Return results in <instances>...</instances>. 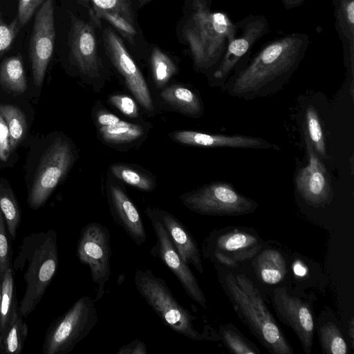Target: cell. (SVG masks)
Segmentation results:
<instances>
[{
	"instance_id": "obj_1",
	"label": "cell",
	"mask_w": 354,
	"mask_h": 354,
	"mask_svg": "<svg viewBox=\"0 0 354 354\" xmlns=\"http://www.w3.org/2000/svg\"><path fill=\"white\" fill-rule=\"evenodd\" d=\"M310 42L308 35L304 32H292L268 41L236 68L223 90L245 100L278 92L298 68Z\"/></svg>"
},
{
	"instance_id": "obj_2",
	"label": "cell",
	"mask_w": 354,
	"mask_h": 354,
	"mask_svg": "<svg viewBox=\"0 0 354 354\" xmlns=\"http://www.w3.org/2000/svg\"><path fill=\"white\" fill-rule=\"evenodd\" d=\"M212 0H190L183 26L195 68L210 74L219 64L230 42L236 37V24L226 12L212 10Z\"/></svg>"
},
{
	"instance_id": "obj_3",
	"label": "cell",
	"mask_w": 354,
	"mask_h": 354,
	"mask_svg": "<svg viewBox=\"0 0 354 354\" xmlns=\"http://www.w3.org/2000/svg\"><path fill=\"white\" fill-rule=\"evenodd\" d=\"M218 277L238 316L259 342L271 353L292 354L291 346L254 283L243 273L221 272Z\"/></svg>"
},
{
	"instance_id": "obj_4",
	"label": "cell",
	"mask_w": 354,
	"mask_h": 354,
	"mask_svg": "<svg viewBox=\"0 0 354 354\" xmlns=\"http://www.w3.org/2000/svg\"><path fill=\"white\" fill-rule=\"evenodd\" d=\"M57 232L52 229L24 237L12 262L15 272L23 273L26 288L19 304V312L28 317L36 308L52 280L59 264Z\"/></svg>"
},
{
	"instance_id": "obj_5",
	"label": "cell",
	"mask_w": 354,
	"mask_h": 354,
	"mask_svg": "<svg viewBox=\"0 0 354 354\" xmlns=\"http://www.w3.org/2000/svg\"><path fill=\"white\" fill-rule=\"evenodd\" d=\"M134 283L139 294L166 326L190 339H203L194 327L196 317L178 302L163 279L150 270L137 269Z\"/></svg>"
},
{
	"instance_id": "obj_6",
	"label": "cell",
	"mask_w": 354,
	"mask_h": 354,
	"mask_svg": "<svg viewBox=\"0 0 354 354\" xmlns=\"http://www.w3.org/2000/svg\"><path fill=\"white\" fill-rule=\"evenodd\" d=\"M88 295L79 298L64 314L48 326L42 344L44 354H66L94 328L97 310Z\"/></svg>"
},
{
	"instance_id": "obj_7",
	"label": "cell",
	"mask_w": 354,
	"mask_h": 354,
	"mask_svg": "<svg viewBox=\"0 0 354 354\" xmlns=\"http://www.w3.org/2000/svg\"><path fill=\"white\" fill-rule=\"evenodd\" d=\"M262 248V240L254 229L228 227L210 232L203 242L202 254L214 265L234 268L254 258Z\"/></svg>"
},
{
	"instance_id": "obj_8",
	"label": "cell",
	"mask_w": 354,
	"mask_h": 354,
	"mask_svg": "<svg viewBox=\"0 0 354 354\" xmlns=\"http://www.w3.org/2000/svg\"><path fill=\"white\" fill-rule=\"evenodd\" d=\"M192 212L208 216H241L254 212L258 203L238 192L232 185L213 182L180 196Z\"/></svg>"
},
{
	"instance_id": "obj_9",
	"label": "cell",
	"mask_w": 354,
	"mask_h": 354,
	"mask_svg": "<svg viewBox=\"0 0 354 354\" xmlns=\"http://www.w3.org/2000/svg\"><path fill=\"white\" fill-rule=\"evenodd\" d=\"M75 160L72 143L58 137L43 154L28 193L27 202L34 210L42 207L64 178Z\"/></svg>"
},
{
	"instance_id": "obj_10",
	"label": "cell",
	"mask_w": 354,
	"mask_h": 354,
	"mask_svg": "<svg viewBox=\"0 0 354 354\" xmlns=\"http://www.w3.org/2000/svg\"><path fill=\"white\" fill-rule=\"evenodd\" d=\"M236 37L228 44L219 64L210 74L209 84L223 88L236 68L248 58L253 46L270 30L267 18L251 14L235 23Z\"/></svg>"
},
{
	"instance_id": "obj_11",
	"label": "cell",
	"mask_w": 354,
	"mask_h": 354,
	"mask_svg": "<svg viewBox=\"0 0 354 354\" xmlns=\"http://www.w3.org/2000/svg\"><path fill=\"white\" fill-rule=\"evenodd\" d=\"M111 235L100 223L91 222L81 231L76 248L79 261L88 266L91 279L97 286L95 301L102 298L111 274Z\"/></svg>"
},
{
	"instance_id": "obj_12",
	"label": "cell",
	"mask_w": 354,
	"mask_h": 354,
	"mask_svg": "<svg viewBox=\"0 0 354 354\" xmlns=\"http://www.w3.org/2000/svg\"><path fill=\"white\" fill-rule=\"evenodd\" d=\"M29 53L35 84L40 87L51 59L55 40L54 0H45L36 13Z\"/></svg>"
},
{
	"instance_id": "obj_13",
	"label": "cell",
	"mask_w": 354,
	"mask_h": 354,
	"mask_svg": "<svg viewBox=\"0 0 354 354\" xmlns=\"http://www.w3.org/2000/svg\"><path fill=\"white\" fill-rule=\"evenodd\" d=\"M154 230L156 241L151 247L152 257L160 259L173 273L183 286L185 293L199 304L207 308V299L192 271L180 257L171 242L163 225L154 218H149Z\"/></svg>"
},
{
	"instance_id": "obj_14",
	"label": "cell",
	"mask_w": 354,
	"mask_h": 354,
	"mask_svg": "<svg viewBox=\"0 0 354 354\" xmlns=\"http://www.w3.org/2000/svg\"><path fill=\"white\" fill-rule=\"evenodd\" d=\"M103 40L109 57L129 90L143 109L152 112L154 106L147 84L120 38L111 28H106Z\"/></svg>"
},
{
	"instance_id": "obj_15",
	"label": "cell",
	"mask_w": 354,
	"mask_h": 354,
	"mask_svg": "<svg viewBox=\"0 0 354 354\" xmlns=\"http://www.w3.org/2000/svg\"><path fill=\"white\" fill-rule=\"evenodd\" d=\"M308 162L297 168L295 187L301 197L309 205L323 207L330 203L333 192L329 175L321 158L314 151L304 134Z\"/></svg>"
},
{
	"instance_id": "obj_16",
	"label": "cell",
	"mask_w": 354,
	"mask_h": 354,
	"mask_svg": "<svg viewBox=\"0 0 354 354\" xmlns=\"http://www.w3.org/2000/svg\"><path fill=\"white\" fill-rule=\"evenodd\" d=\"M272 301L278 318L297 335L304 351L310 354L314 335V320L309 306L290 295L284 288L273 290Z\"/></svg>"
},
{
	"instance_id": "obj_17",
	"label": "cell",
	"mask_w": 354,
	"mask_h": 354,
	"mask_svg": "<svg viewBox=\"0 0 354 354\" xmlns=\"http://www.w3.org/2000/svg\"><path fill=\"white\" fill-rule=\"evenodd\" d=\"M69 36L70 55L79 71L88 79L100 75L97 42L93 27L88 23L71 17Z\"/></svg>"
},
{
	"instance_id": "obj_18",
	"label": "cell",
	"mask_w": 354,
	"mask_h": 354,
	"mask_svg": "<svg viewBox=\"0 0 354 354\" xmlns=\"http://www.w3.org/2000/svg\"><path fill=\"white\" fill-rule=\"evenodd\" d=\"M145 213L149 218H154L163 225L181 259L187 264L192 265L201 274L203 273L200 249L187 227L174 214L165 209L147 207Z\"/></svg>"
},
{
	"instance_id": "obj_19",
	"label": "cell",
	"mask_w": 354,
	"mask_h": 354,
	"mask_svg": "<svg viewBox=\"0 0 354 354\" xmlns=\"http://www.w3.org/2000/svg\"><path fill=\"white\" fill-rule=\"evenodd\" d=\"M106 196L113 221L136 245L144 244L147 238L142 216L126 192L117 183L109 181Z\"/></svg>"
},
{
	"instance_id": "obj_20",
	"label": "cell",
	"mask_w": 354,
	"mask_h": 354,
	"mask_svg": "<svg viewBox=\"0 0 354 354\" xmlns=\"http://www.w3.org/2000/svg\"><path fill=\"white\" fill-rule=\"evenodd\" d=\"M169 136L176 142L198 147L280 149L263 138L245 135L211 134L183 130L172 131Z\"/></svg>"
},
{
	"instance_id": "obj_21",
	"label": "cell",
	"mask_w": 354,
	"mask_h": 354,
	"mask_svg": "<svg viewBox=\"0 0 354 354\" xmlns=\"http://www.w3.org/2000/svg\"><path fill=\"white\" fill-rule=\"evenodd\" d=\"M335 29L341 41L344 64L353 90L354 78V0H332Z\"/></svg>"
},
{
	"instance_id": "obj_22",
	"label": "cell",
	"mask_w": 354,
	"mask_h": 354,
	"mask_svg": "<svg viewBox=\"0 0 354 354\" xmlns=\"http://www.w3.org/2000/svg\"><path fill=\"white\" fill-rule=\"evenodd\" d=\"M252 260L256 274L263 283L274 285L285 278L286 262L278 250L272 248L261 250Z\"/></svg>"
},
{
	"instance_id": "obj_23",
	"label": "cell",
	"mask_w": 354,
	"mask_h": 354,
	"mask_svg": "<svg viewBox=\"0 0 354 354\" xmlns=\"http://www.w3.org/2000/svg\"><path fill=\"white\" fill-rule=\"evenodd\" d=\"M161 99L183 114L198 118L203 113L200 97L192 89L182 85L167 86L160 93Z\"/></svg>"
},
{
	"instance_id": "obj_24",
	"label": "cell",
	"mask_w": 354,
	"mask_h": 354,
	"mask_svg": "<svg viewBox=\"0 0 354 354\" xmlns=\"http://www.w3.org/2000/svg\"><path fill=\"white\" fill-rule=\"evenodd\" d=\"M0 86L21 94L27 88V82L21 55L5 59L0 65Z\"/></svg>"
},
{
	"instance_id": "obj_25",
	"label": "cell",
	"mask_w": 354,
	"mask_h": 354,
	"mask_svg": "<svg viewBox=\"0 0 354 354\" xmlns=\"http://www.w3.org/2000/svg\"><path fill=\"white\" fill-rule=\"evenodd\" d=\"M110 173L120 181L142 192H150L156 187L155 178L146 171L126 164H112Z\"/></svg>"
},
{
	"instance_id": "obj_26",
	"label": "cell",
	"mask_w": 354,
	"mask_h": 354,
	"mask_svg": "<svg viewBox=\"0 0 354 354\" xmlns=\"http://www.w3.org/2000/svg\"><path fill=\"white\" fill-rule=\"evenodd\" d=\"M15 271L9 268L1 280L2 295L0 303V335L1 337L11 324L15 313L19 310L15 292Z\"/></svg>"
},
{
	"instance_id": "obj_27",
	"label": "cell",
	"mask_w": 354,
	"mask_h": 354,
	"mask_svg": "<svg viewBox=\"0 0 354 354\" xmlns=\"http://www.w3.org/2000/svg\"><path fill=\"white\" fill-rule=\"evenodd\" d=\"M101 138L111 145L130 143L144 136V127L139 124L120 120L115 124L99 127Z\"/></svg>"
},
{
	"instance_id": "obj_28",
	"label": "cell",
	"mask_w": 354,
	"mask_h": 354,
	"mask_svg": "<svg viewBox=\"0 0 354 354\" xmlns=\"http://www.w3.org/2000/svg\"><path fill=\"white\" fill-rule=\"evenodd\" d=\"M28 326L18 310L1 336L3 353H21L28 336Z\"/></svg>"
},
{
	"instance_id": "obj_29",
	"label": "cell",
	"mask_w": 354,
	"mask_h": 354,
	"mask_svg": "<svg viewBox=\"0 0 354 354\" xmlns=\"http://www.w3.org/2000/svg\"><path fill=\"white\" fill-rule=\"evenodd\" d=\"M0 210L10 237L15 240L21 216L17 198L10 187L0 186Z\"/></svg>"
},
{
	"instance_id": "obj_30",
	"label": "cell",
	"mask_w": 354,
	"mask_h": 354,
	"mask_svg": "<svg viewBox=\"0 0 354 354\" xmlns=\"http://www.w3.org/2000/svg\"><path fill=\"white\" fill-rule=\"evenodd\" d=\"M0 114L8 127L11 149H15L26 136L27 124L24 113L17 106L0 104Z\"/></svg>"
},
{
	"instance_id": "obj_31",
	"label": "cell",
	"mask_w": 354,
	"mask_h": 354,
	"mask_svg": "<svg viewBox=\"0 0 354 354\" xmlns=\"http://www.w3.org/2000/svg\"><path fill=\"white\" fill-rule=\"evenodd\" d=\"M304 131L318 156L322 159L328 158L321 120L317 110L310 104L306 109Z\"/></svg>"
},
{
	"instance_id": "obj_32",
	"label": "cell",
	"mask_w": 354,
	"mask_h": 354,
	"mask_svg": "<svg viewBox=\"0 0 354 354\" xmlns=\"http://www.w3.org/2000/svg\"><path fill=\"white\" fill-rule=\"evenodd\" d=\"M221 338L232 353L257 354L260 353L258 348L247 339L239 330L232 324H225L219 327Z\"/></svg>"
},
{
	"instance_id": "obj_33",
	"label": "cell",
	"mask_w": 354,
	"mask_h": 354,
	"mask_svg": "<svg viewBox=\"0 0 354 354\" xmlns=\"http://www.w3.org/2000/svg\"><path fill=\"white\" fill-rule=\"evenodd\" d=\"M318 336L322 351L327 354H346L348 346L339 328L328 322L318 328Z\"/></svg>"
},
{
	"instance_id": "obj_34",
	"label": "cell",
	"mask_w": 354,
	"mask_h": 354,
	"mask_svg": "<svg viewBox=\"0 0 354 354\" xmlns=\"http://www.w3.org/2000/svg\"><path fill=\"white\" fill-rule=\"evenodd\" d=\"M151 66L154 82L159 88L164 86L177 71L170 57L158 48L152 51Z\"/></svg>"
},
{
	"instance_id": "obj_35",
	"label": "cell",
	"mask_w": 354,
	"mask_h": 354,
	"mask_svg": "<svg viewBox=\"0 0 354 354\" xmlns=\"http://www.w3.org/2000/svg\"><path fill=\"white\" fill-rule=\"evenodd\" d=\"M92 15L96 19H104L107 21L113 27L117 28L129 42L133 40L137 32L133 24L130 23L123 17L115 12L102 10L94 6Z\"/></svg>"
},
{
	"instance_id": "obj_36",
	"label": "cell",
	"mask_w": 354,
	"mask_h": 354,
	"mask_svg": "<svg viewBox=\"0 0 354 354\" xmlns=\"http://www.w3.org/2000/svg\"><path fill=\"white\" fill-rule=\"evenodd\" d=\"M12 240L0 210V281L6 271L12 268Z\"/></svg>"
},
{
	"instance_id": "obj_37",
	"label": "cell",
	"mask_w": 354,
	"mask_h": 354,
	"mask_svg": "<svg viewBox=\"0 0 354 354\" xmlns=\"http://www.w3.org/2000/svg\"><path fill=\"white\" fill-rule=\"evenodd\" d=\"M93 6L102 10L115 12L133 23V15L129 0H90Z\"/></svg>"
},
{
	"instance_id": "obj_38",
	"label": "cell",
	"mask_w": 354,
	"mask_h": 354,
	"mask_svg": "<svg viewBox=\"0 0 354 354\" xmlns=\"http://www.w3.org/2000/svg\"><path fill=\"white\" fill-rule=\"evenodd\" d=\"M19 28L17 19L11 23H6L0 16V57L11 47Z\"/></svg>"
},
{
	"instance_id": "obj_39",
	"label": "cell",
	"mask_w": 354,
	"mask_h": 354,
	"mask_svg": "<svg viewBox=\"0 0 354 354\" xmlns=\"http://www.w3.org/2000/svg\"><path fill=\"white\" fill-rule=\"evenodd\" d=\"M110 103L129 118L138 116V108L136 102L125 95L117 94L109 97Z\"/></svg>"
},
{
	"instance_id": "obj_40",
	"label": "cell",
	"mask_w": 354,
	"mask_h": 354,
	"mask_svg": "<svg viewBox=\"0 0 354 354\" xmlns=\"http://www.w3.org/2000/svg\"><path fill=\"white\" fill-rule=\"evenodd\" d=\"M45 0H19L17 21L19 26L25 25Z\"/></svg>"
},
{
	"instance_id": "obj_41",
	"label": "cell",
	"mask_w": 354,
	"mask_h": 354,
	"mask_svg": "<svg viewBox=\"0 0 354 354\" xmlns=\"http://www.w3.org/2000/svg\"><path fill=\"white\" fill-rule=\"evenodd\" d=\"M10 133L3 118L0 114V159L6 161L10 153Z\"/></svg>"
},
{
	"instance_id": "obj_42",
	"label": "cell",
	"mask_w": 354,
	"mask_h": 354,
	"mask_svg": "<svg viewBox=\"0 0 354 354\" xmlns=\"http://www.w3.org/2000/svg\"><path fill=\"white\" fill-rule=\"evenodd\" d=\"M147 348L146 344L138 339H135L131 342L122 346L117 354H147Z\"/></svg>"
},
{
	"instance_id": "obj_43",
	"label": "cell",
	"mask_w": 354,
	"mask_h": 354,
	"mask_svg": "<svg viewBox=\"0 0 354 354\" xmlns=\"http://www.w3.org/2000/svg\"><path fill=\"white\" fill-rule=\"evenodd\" d=\"M95 120L99 127L115 124L120 120L117 115L104 109L96 112Z\"/></svg>"
},
{
	"instance_id": "obj_44",
	"label": "cell",
	"mask_w": 354,
	"mask_h": 354,
	"mask_svg": "<svg viewBox=\"0 0 354 354\" xmlns=\"http://www.w3.org/2000/svg\"><path fill=\"white\" fill-rule=\"evenodd\" d=\"M281 1L283 8L286 10H290L301 6L306 0H281Z\"/></svg>"
},
{
	"instance_id": "obj_45",
	"label": "cell",
	"mask_w": 354,
	"mask_h": 354,
	"mask_svg": "<svg viewBox=\"0 0 354 354\" xmlns=\"http://www.w3.org/2000/svg\"><path fill=\"white\" fill-rule=\"evenodd\" d=\"M354 324H353V317L351 318L350 324H349V329L348 333L350 335V339L351 342L352 346H353V338H354Z\"/></svg>"
},
{
	"instance_id": "obj_46",
	"label": "cell",
	"mask_w": 354,
	"mask_h": 354,
	"mask_svg": "<svg viewBox=\"0 0 354 354\" xmlns=\"http://www.w3.org/2000/svg\"><path fill=\"white\" fill-rule=\"evenodd\" d=\"M151 0H138L139 3L140 5H144L149 1H151Z\"/></svg>"
},
{
	"instance_id": "obj_47",
	"label": "cell",
	"mask_w": 354,
	"mask_h": 354,
	"mask_svg": "<svg viewBox=\"0 0 354 354\" xmlns=\"http://www.w3.org/2000/svg\"><path fill=\"white\" fill-rule=\"evenodd\" d=\"M0 353H3L2 340H1V335H0Z\"/></svg>"
},
{
	"instance_id": "obj_48",
	"label": "cell",
	"mask_w": 354,
	"mask_h": 354,
	"mask_svg": "<svg viewBox=\"0 0 354 354\" xmlns=\"http://www.w3.org/2000/svg\"><path fill=\"white\" fill-rule=\"evenodd\" d=\"M1 295H2V287H1V283L0 282V303L1 299Z\"/></svg>"
},
{
	"instance_id": "obj_49",
	"label": "cell",
	"mask_w": 354,
	"mask_h": 354,
	"mask_svg": "<svg viewBox=\"0 0 354 354\" xmlns=\"http://www.w3.org/2000/svg\"><path fill=\"white\" fill-rule=\"evenodd\" d=\"M82 2H84V3H87L88 2V1L90 0H80Z\"/></svg>"
}]
</instances>
